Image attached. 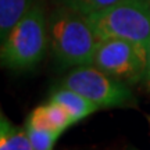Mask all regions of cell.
<instances>
[{"instance_id":"obj_8","label":"cell","mask_w":150,"mask_h":150,"mask_svg":"<svg viewBox=\"0 0 150 150\" xmlns=\"http://www.w3.org/2000/svg\"><path fill=\"white\" fill-rule=\"evenodd\" d=\"M33 4L32 0H0V39L4 40L10 31L21 21Z\"/></svg>"},{"instance_id":"obj_4","label":"cell","mask_w":150,"mask_h":150,"mask_svg":"<svg viewBox=\"0 0 150 150\" xmlns=\"http://www.w3.org/2000/svg\"><path fill=\"white\" fill-rule=\"evenodd\" d=\"M60 85L78 92L97 108L131 107L135 104L131 86L107 75L93 64L72 68Z\"/></svg>"},{"instance_id":"obj_3","label":"cell","mask_w":150,"mask_h":150,"mask_svg":"<svg viewBox=\"0 0 150 150\" xmlns=\"http://www.w3.org/2000/svg\"><path fill=\"white\" fill-rule=\"evenodd\" d=\"M86 17L99 39L127 40L139 49L149 61L150 0H122Z\"/></svg>"},{"instance_id":"obj_10","label":"cell","mask_w":150,"mask_h":150,"mask_svg":"<svg viewBox=\"0 0 150 150\" xmlns=\"http://www.w3.org/2000/svg\"><path fill=\"white\" fill-rule=\"evenodd\" d=\"M24 128L27 131L28 139L31 142L33 150H53L57 139L61 136V134L56 132V131L36 128L29 124H25Z\"/></svg>"},{"instance_id":"obj_13","label":"cell","mask_w":150,"mask_h":150,"mask_svg":"<svg viewBox=\"0 0 150 150\" xmlns=\"http://www.w3.org/2000/svg\"><path fill=\"white\" fill-rule=\"evenodd\" d=\"M149 124H150V117H149Z\"/></svg>"},{"instance_id":"obj_7","label":"cell","mask_w":150,"mask_h":150,"mask_svg":"<svg viewBox=\"0 0 150 150\" xmlns=\"http://www.w3.org/2000/svg\"><path fill=\"white\" fill-rule=\"evenodd\" d=\"M49 100L63 106L67 111L70 112V115L72 117L75 122L83 120L88 115H91V114H93L95 111L99 110L95 104H92L88 99H85L78 92L61 85L54 88L53 91L50 92Z\"/></svg>"},{"instance_id":"obj_6","label":"cell","mask_w":150,"mask_h":150,"mask_svg":"<svg viewBox=\"0 0 150 150\" xmlns=\"http://www.w3.org/2000/svg\"><path fill=\"white\" fill-rule=\"evenodd\" d=\"M25 124H29L36 128L50 129V131L63 134L65 129L74 125L75 121L63 106L49 100L47 103L33 108L31 114L27 117Z\"/></svg>"},{"instance_id":"obj_12","label":"cell","mask_w":150,"mask_h":150,"mask_svg":"<svg viewBox=\"0 0 150 150\" xmlns=\"http://www.w3.org/2000/svg\"><path fill=\"white\" fill-rule=\"evenodd\" d=\"M145 82L147 83V88L150 89V52H149V61H147V72H146Z\"/></svg>"},{"instance_id":"obj_1","label":"cell","mask_w":150,"mask_h":150,"mask_svg":"<svg viewBox=\"0 0 150 150\" xmlns=\"http://www.w3.org/2000/svg\"><path fill=\"white\" fill-rule=\"evenodd\" d=\"M47 27L50 52L63 68L93 63L99 38L86 16L60 6L47 18Z\"/></svg>"},{"instance_id":"obj_2","label":"cell","mask_w":150,"mask_h":150,"mask_svg":"<svg viewBox=\"0 0 150 150\" xmlns=\"http://www.w3.org/2000/svg\"><path fill=\"white\" fill-rule=\"evenodd\" d=\"M47 49V17L42 4L35 1L1 42V67L17 72L33 70L42 63Z\"/></svg>"},{"instance_id":"obj_5","label":"cell","mask_w":150,"mask_h":150,"mask_svg":"<svg viewBox=\"0 0 150 150\" xmlns=\"http://www.w3.org/2000/svg\"><path fill=\"white\" fill-rule=\"evenodd\" d=\"M92 64L129 86L146 79L147 59L135 45L122 39H99Z\"/></svg>"},{"instance_id":"obj_9","label":"cell","mask_w":150,"mask_h":150,"mask_svg":"<svg viewBox=\"0 0 150 150\" xmlns=\"http://www.w3.org/2000/svg\"><path fill=\"white\" fill-rule=\"evenodd\" d=\"M0 150H33L24 127H17L1 112Z\"/></svg>"},{"instance_id":"obj_11","label":"cell","mask_w":150,"mask_h":150,"mask_svg":"<svg viewBox=\"0 0 150 150\" xmlns=\"http://www.w3.org/2000/svg\"><path fill=\"white\" fill-rule=\"evenodd\" d=\"M120 1L122 0H60V4L72 8L83 16H89L92 13L111 7Z\"/></svg>"}]
</instances>
